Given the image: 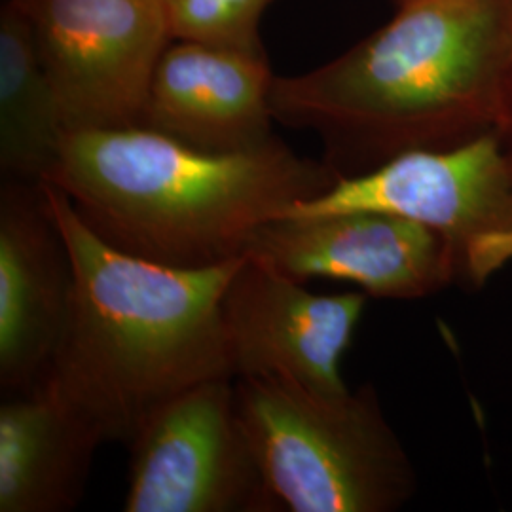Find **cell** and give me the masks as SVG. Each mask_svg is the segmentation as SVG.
Segmentation results:
<instances>
[{
	"mask_svg": "<svg viewBox=\"0 0 512 512\" xmlns=\"http://www.w3.org/2000/svg\"><path fill=\"white\" fill-rule=\"evenodd\" d=\"M239 420L274 512H393L418 480L376 387L323 395L275 376L236 378Z\"/></svg>",
	"mask_w": 512,
	"mask_h": 512,
	"instance_id": "4",
	"label": "cell"
},
{
	"mask_svg": "<svg viewBox=\"0 0 512 512\" xmlns=\"http://www.w3.org/2000/svg\"><path fill=\"white\" fill-rule=\"evenodd\" d=\"M245 255L300 283L346 281L372 298L418 300L459 285L454 253L437 232L384 211L285 215L262 224Z\"/></svg>",
	"mask_w": 512,
	"mask_h": 512,
	"instance_id": "8",
	"label": "cell"
},
{
	"mask_svg": "<svg viewBox=\"0 0 512 512\" xmlns=\"http://www.w3.org/2000/svg\"><path fill=\"white\" fill-rule=\"evenodd\" d=\"M274 78L262 52L181 40L158 61L139 126L203 150L262 147Z\"/></svg>",
	"mask_w": 512,
	"mask_h": 512,
	"instance_id": "11",
	"label": "cell"
},
{
	"mask_svg": "<svg viewBox=\"0 0 512 512\" xmlns=\"http://www.w3.org/2000/svg\"><path fill=\"white\" fill-rule=\"evenodd\" d=\"M67 135L54 84L38 54L33 23L18 0L0 18V169L25 183L44 181Z\"/></svg>",
	"mask_w": 512,
	"mask_h": 512,
	"instance_id": "13",
	"label": "cell"
},
{
	"mask_svg": "<svg viewBox=\"0 0 512 512\" xmlns=\"http://www.w3.org/2000/svg\"><path fill=\"white\" fill-rule=\"evenodd\" d=\"M71 251L73 296L44 380L103 442L129 444L179 393L234 378L222 296L243 256L211 268H173L99 238L69 196L40 181Z\"/></svg>",
	"mask_w": 512,
	"mask_h": 512,
	"instance_id": "2",
	"label": "cell"
},
{
	"mask_svg": "<svg viewBox=\"0 0 512 512\" xmlns=\"http://www.w3.org/2000/svg\"><path fill=\"white\" fill-rule=\"evenodd\" d=\"M401 2L404 4V2H410V0H401Z\"/></svg>",
	"mask_w": 512,
	"mask_h": 512,
	"instance_id": "16",
	"label": "cell"
},
{
	"mask_svg": "<svg viewBox=\"0 0 512 512\" xmlns=\"http://www.w3.org/2000/svg\"><path fill=\"white\" fill-rule=\"evenodd\" d=\"M336 177L274 139L215 152L128 126L69 131L44 181L112 247L173 268H211L245 256L262 224Z\"/></svg>",
	"mask_w": 512,
	"mask_h": 512,
	"instance_id": "3",
	"label": "cell"
},
{
	"mask_svg": "<svg viewBox=\"0 0 512 512\" xmlns=\"http://www.w3.org/2000/svg\"><path fill=\"white\" fill-rule=\"evenodd\" d=\"M2 399L0 512L73 511L105 442L48 380Z\"/></svg>",
	"mask_w": 512,
	"mask_h": 512,
	"instance_id": "12",
	"label": "cell"
},
{
	"mask_svg": "<svg viewBox=\"0 0 512 512\" xmlns=\"http://www.w3.org/2000/svg\"><path fill=\"white\" fill-rule=\"evenodd\" d=\"M33 23L67 133L139 126L171 40L164 0H18Z\"/></svg>",
	"mask_w": 512,
	"mask_h": 512,
	"instance_id": "6",
	"label": "cell"
},
{
	"mask_svg": "<svg viewBox=\"0 0 512 512\" xmlns=\"http://www.w3.org/2000/svg\"><path fill=\"white\" fill-rule=\"evenodd\" d=\"M275 120L317 131L336 175L512 128V0H410L327 65L274 78Z\"/></svg>",
	"mask_w": 512,
	"mask_h": 512,
	"instance_id": "1",
	"label": "cell"
},
{
	"mask_svg": "<svg viewBox=\"0 0 512 512\" xmlns=\"http://www.w3.org/2000/svg\"><path fill=\"white\" fill-rule=\"evenodd\" d=\"M368 294H315L270 264L243 256L222 296L234 378L275 376L323 395H346L342 359Z\"/></svg>",
	"mask_w": 512,
	"mask_h": 512,
	"instance_id": "9",
	"label": "cell"
},
{
	"mask_svg": "<svg viewBox=\"0 0 512 512\" xmlns=\"http://www.w3.org/2000/svg\"><path fill=\"white\" fill-rule=\"evenodd\" d=\"M128 446L126 512H274L239 420L236 378L179 393Z\"/></svg>",
	"mask_w": 512,
	"mask_h": 512,
	"instance_id": "7",
	"label": "cell"
},
{
	"mask_svg": "<svg viewBox=\"0 0 512 512\" xmlns=\"http://www.w3.org/2000/svg\"><path fill=\"white\" fill-rule=\"evenodd\" d=\"M384 211L416 220L452 249L459 287L482 289L512 262V162L501 133L458 147L410 150L359 173L287 215Z\"/></svg>",
	"mask_w": 512,
	"mask_h": 512,
	"instance_id": "5",
	"label": "cell"
},
{
	"mask_svg": "<svg viewBox=\"0 0 512 512\" xmlns=\"http://www.w3.org/2000/svg\"><path fill=\"white\" fill-rule=\"evenodd\" d=\"M272 0H164L169 35L184 42L260 52L256 27Z\"/></svg>",
	"mask_w": 512,
	"mask_h": 512,
	"instance_id": "14",
	"label": "cell"
},
{
	"mask_svg": "<svg viewBox=\"0 0 512 512\" xmlns=\"http://www.w3.org/2000/svg\"><path fill=\"white\" fill-rule=\"evenodd\" d=\"M503 141H505V148H507V154L512 162V128L503 135Z\"/></svg>",
	"mask_w": 512,
	"mask_h": 512,
	"instance_id": "15",
	"label": "cell"
},
{
	"mask_svg": "<svg viewBox=\"0 0 512 512\" xmlns=\"http://www.w3.org/2000/svg\"><path fill=\"white\" fill-rule=\"evenodd\" d=\"M74 268L40 183L8 179L0 188V389L37 387L59 348Z\"/></svg>",
	"mask_w": 512,
	"mask_h": 512,
	"instance_id": "10",
	"label": "cell"
}]
</instances>
